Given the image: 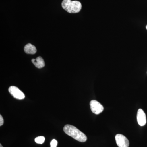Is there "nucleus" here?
Masks as SVG:
<instances>
[{"label":"nucleus","mask_w":147,"mask_h":147,"mask_svg":"<svg viewBox=\"0 0 147 147\" xmlns=\"http://www.w3.org/2000/svg\"><path fill=\"white\" fill-rule=\"evenodd\" d=\"M63 131L67 135L79 142H85L87 140L86 134L73 125H66L63 127Z\"/></svg>","instance_id":"nucleus-1"},{"label":"nucleus","mask_w":147,"mask_h":147,"mask_svg":"<svg viewBox=\"0 0 147 147\" xmlns=\"http://www.w3.org/2000/svg\"><path fill=\"white\" fill-rule=\"evenodd\" d=\"M61 5L63 8L69 13H78L82 8V4L78 1L63 0Z\"/></svg>","instance_id":"nucleus-2"},{"label":"nucleus","mask_w":147,"mask_h":147,"mask_svg":"<svg viewBox=\"0 0 147 147\" xmlns=\"http://www.w3.org/2000/svg\"><path fill=\"white\" fill-rule=\"evenodd\" d=\"M90 106L92 112L96 115H99L104 110L103 106L97 100H92L90 102Z\"/></svg>","instance_id":"nucleus-3"},{"label":"nucleus","mask_w":147,"mask_h":147,"mask_svg":"<svg viewBox=\"0 0 147 147\" xmlns=\"http://www.w3.org/2000/svg\"><path fill=\"white\" fill-rule=\"evenodd\" d=\"M8 90L11 94L16 99L22 100L25 98V94L17 87L11 86L9 87Z\"/></svg>","instance_id":"nucleus-4"},{"label":"nucleus","mask_w":147,"mask_h":147,"mask_svg":"<svg viewBox=\"0 0 147 147\" xmlns=\"http://www.w3.org/2000/svg\"><path fill=\"white\" fill-rule=\"evenodd\" d=\"M116 143L119 147H129V142L126 137L121 134H117L115 136Z\"/></svg>","instance_id":"nucleus-5"},{"label":"nucleus","mask_w":147,"mask_h":147,"mask_svg":"<svg viewBox=\"0 0 147 147\" xmlns=\"http://www.w3.org/2000/svg\"><path fill=\"white\" fill-rule=\"evenodd\" d=\"M137 122L141 126H143L146 124L147 122L146 117L144 110L139 109L137 113Z\"/></svg>","instance_id":"nucleus-6"},{"label":"nucleus","mask_w":147,"mask_h":147,"mask_svg":"<svg viewBox=\"0 0 147 147\" xmlns=\"http://www.w3.org/2000/svg\"><path fill=\"white\" fill-rule=\"evenodd\" d=\"M32 62L36 67L38 68H42L45 65L44 60L41 57H38L36 59H32Z\"/></svg>","instance_id":"nucleus-7"},{"label":"nucleus","mask_w":147,"mask_h":147,"mask_svg":"<svg viewBox=\"0 0 147 147\" xmlns=\"http://www.w3.org/2000/svg\"><path fill=\"white\" fill-rule=\"evenodd\" d=\"M25 53L28 54L34 55L36 53V47L34 45H32L31 43H28L25 45L24 48Z\"/></svg>","instance_id":"nucleus-8"},{"label":"nucleus","mask_w":147,"mask_h":147,"mask_svg":"<svg viewBox=\"0 0 147 147\" xmlns=\"http://www.w3.org/2000/svg\"><path fill=\"white\" fill-rule=\"evenodd\" d=\"M45 138L43 136L37 137L35 139V142L37 144H42L45 142Z\"/></svg>","instance_id":"nucleus-9"},{"label":"nucleus","mask_w":147,"mask_h":147,"mask_svg":"<svg viewBox=\"0 0 147 147\" xmlns=\"http://www.w3.org/2000/svg\"><path fill=\"white\" fill-rule=\"evenodd\" d=\"M58 142L56 139H53L50 142V147H57Z\"/></svg>","instance_id":"nucleus-10"},{"label":"nucleus","mask_w":147,"mask_h":147,"mask_svg":"<svg viewBox=\"0 0 147 147\" xmlns=\"http://www.w3.org/2000/svg\"><path fill=\"white\" fill-rule=\"evenodd\" d=\"M4 123V119L1 115H0V126H1Z\"/></svg>","instance_id":"nucleus-11"},{"label":"nucleus","mask_w":147,"mask_h":147,"mask_svg":"<svg viewBox=\"0 0 147 147\" xmlns=\"http://www.w3.org/2000/svg\"><path fill=\"white\" fill-rule=\"evenodd\" d=\"M0 147H3V146H2V145L1 144H0Z\"/></svg>","instance_id":"nucleus-12"},{"label":"nucleus","mask_w":147,"mask_h":147,"mask_svg":"<svg viewBox=\"0 0 147 147\" xmlns=\"http://www.w3.org/2000/svg\"><path fill=\"white\" fill-rule=\"evenodd\" d=\"M146 29L147 30V25L146 26Z\"/></svg>","instance_id":"nucleus-13"}]
</instances>
